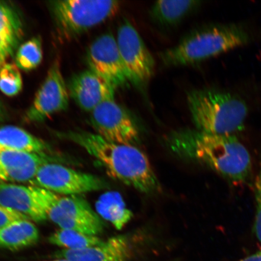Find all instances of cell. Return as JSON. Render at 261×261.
<instances>
[{"instance_id": "obj_14", "label": "cell", "mask_w": 261, "mask_h": 261, "mask_svg": "<svg viewBox=\"0 0 261 261\" xmlns=\"http://www.w3.org/2000/svg\"><path fill=\"white\" fill-rule=\"evenodd\" d=\"M51 162L45 154L0 151V184L31 182L38 168Z\"/></svg>"}, {"instance_id": "obj_2", "label": "cell", "mask_w": 261, "mask_h": 261, "mask_svg": "<svg viewBox=\"0 0 261 261\" xmlns=\"http://www.w3.org/2000/svg\"><path fill=\"white\" fill-rule=\"evenodd\" d=\"M59 135L86 150L111 177L141 193L161 191V184L148 156L136 145L109 141L86 130H69Z\"/></svg>"}, {"instance_id": "obj_21", "label": "cell", "mask_w": 261, "mask_h": 261, "mask_svg": "<svg viewBox=\"0 0 261 261\" xmlns=\"http://www.w3.org/2000/svg\"><path fill=\"white\" fill-rule=\"evenodd\" d=\"M51 244L64 248L65 250H78L97 246L103 242L98 237L91 236L71 230L60 229L48 238Z\"/></svg>"}, {"instance_id": "obj_19", "label": "cell", "mask_w": 261, "mask_h": 261, "mask_svg": "<svg viewBox=\"0 0 261 261\" xmlns=\"http://www.w3.org/2000/svg\"><path fill=\"white\" fill-rule=\"evenodd\" d=\"M95 207L99 216L110 222L117 230H122L133 217L121 195L117 192H107L101 195L96 202Z\"/></svg>"}, {"instance_id": "obj_20", "label": "cell", "mask_w": 261, "mask_h": 261, "mask_svg": "<svg viewBox=\"0 0 261 261\" xmlns=\"http://www.w3.org/2000/svg\"><path fill=\"white\" fill-rule=\"evenodd\" d=\"M23 36V24L17 10L0 1V42L15 51Z\"/></svg>"}, {"instance_id": "obj_3", "label": "cell", "mask_w": 261, "mask_h": 261, "mask_svg": "<svg viewBox=\"0 0 261 261\" xmlns=\"http://www.w3.org/2000/svg\"><path fill=\"white\" fill-rule=\"evenodd\" d=\"M187 101L196 129L217 135H236L244 128L246 102L233 94L211 89L189 91Z\"/></svg>"}, {"instance_id": "obj_10", "label": "cell", "mask_w": 261, "mask_h": 261, "mask_svg": "<svg viewBox=\"0 0 261 261\" xmlns=\"http://www.w3.org/2000/svg\"><path fill=\"white\" fill-rule=\"evenodd\" d=\"M70 94L61 72L60 62L52 63L43 83L26 111L24 120L29 123L43 122L55 114L63 112L69 106Z\"/></svg>"}, {"instance_id": "obj_22", "label": "cell", "mask_w": 261, "mask_h": 261, "mask_svg": "<svg viewBox=\"0 0 261 261\" xmlns=\"http://www.w3.org/2000/svg\"><path fill=\"white\" fill-rule=\"evenodd\" d=\"M43 58L40 37L31 39L19 46L15 54V63L19 70L31 71L38 67Z\"/></svg>"}, {"instance_id": "obj_11", "label": "cell", "mask_w": 261, "mask_h": 261, "mask_svg": "<svg viewBox=\"0 0 261 261\" xmlns=\"http://www.w3.org/2000/svg\"><path fill=\"white\" fill-rule=\"evenodd\" d=\"M89 69L112 85L116 89L129 84L116 38L110 33L97 37L87 50Z\"/></svg>"}, {"instance_id": "obj_27", "label": "cell", "mask_w": 261, "mask_h": 261, "mask_svg": "<svg viewBox=\"0 0 261 261\" xmlns=\"http://www.w3.org/2000/svg\"><path fill=\"white\" fill-rule=\"evenodd\" d=\"M239 261H261V250Z\"/></svg>"}, {"instance_id": "obj_8", "label": "cell", "mask_w": 261, "mask_h": 261, "mask_svg": "<svg viewBox=\"0 0 261 261\" xmlns=\"http://www.w3.org/2000/svg\"><path fill=\"white\" fill-rule=\"evenodd\" d=\"M31 184L60 195H80L108 187L107 182L96 175L52 162L38 168Z\"/></svg>"}, {"instance_id": "obj_4", "label": "cell", "mask_w": 261, "mask_h": 261, "mask_svg": "<svg viewBox=\"0 0 261 261\" xmlns=\"http://www.w3.org/2000/svg\"><path fill=\"white\" fill-rule=\"evenodd\" d=\"M247 41L246 33L236 25H205L184 36L174 47L160 54V58L167 67L189 66L241 46Z\"/></svg>"}, {"instance_id": "obj_5", "label": "cell", "mask_w": 261, "mask_h": 261, "mask_svg": "<svg viewBox=\"0 0 261 261\" xmlns=\"http://www.w3.org/2000/svg\"><path fill=\"white\" fill-rule=\"evenodd\" d=\"M38 203L47 219L61 229L97 237L105 224L86 199L80 195H60L32 186Z\"/></svg>"}, {"instance_id": "obj_29", "label": "cell", "mask_w": 261, "mask_h": 261, "mask_svg": "<svg viewBox=\"0 0 261 261\" xmlns=\"http://www.w3.org/2000/svg\"><path fill=\"white\" fill-rule=\"evenodd\" d=\"M51 261H70L65 259H58L57 260H51Z\"/></svg>"}, {"instance_id": "obj_1", "label": "cell", "mask_w": 261, "mask_h": 261, "mask_svg": "<svg viewBox=\"0 0 261 261\" xmlns=\"http://www.w3.org/2000/svg\"><path fill=\"white\" fill-rule=\"evenodd\" d=\"M166 143L178 158L206 166L234 182L246 181L252 170L250 153L236 135L180 129L169 133Z\"/></svg>"}, {"instance_id": "obj_15", "label": "cell", "mask_w": 261, "mask_h": 261, "mask_svg": "<svg viewBox=\"0 0 261 261\" xmlns=\"http://www.w3.org/2000/svg\"><path fill=\"white\" fill-rule=\"evenodd\" d=\"M0 205L31 221L41 222L47 219L35 197L32 186L0 184Z\"/></svg>"}, {"instance_id": "obj_28", "label": "cell", "mask_w": 261, "mask_h": 261, "mask_svg": "<svg viewBox=\"0 0 261 261\" xmlns=\"http://www.w3.org/2000/svg\"><path fill=\"white\" fill-rule=\"evenodd\" d=\"M7 116V111H6L4 104L0 100V122L4 120Z\"/></svg>"}, {"instance_id": "obj_25", "label": "cell", "mask_w": 261, "mask_h": 261, "mask_svg": "<svg viewBox=\"0 0 261 261\" xmlns=\"http://www.w3.org/2000/svg\"><path fill=\"white\" fill-rule=\"evenodd\" d=\"M24 219L29 220L23 215L9 210L8 208L0 205V228L7 226L13 222Z\"/></svg>"}, {"instance_id": "obj_12", "label": "cell", "mask_w": 261, "mask_h": 261, "mask_svg": "<svg viewBox=\"0 0 261 261\" xmlns=\"http://www.w3.org/2000/svg\"><path fill=\"white\" fill-rule=\"evenodd\" d=\"M67 87L74 102L84 112L89 113L106 101L114 100L116 90L109 82L89 69L74 74Z\"/></svg>"}, {"instance_id": "obj_9", "label": "cell", "mask_w": 261, "mask_h": 261, "mask_svg": "<svg viewBox=\"0 0 261 261\" xmlns=\"http://www.w3.org/2000/svg\"><path fill=\"white\" fill-rule=\"evenodd\" d=\"M90 120L95 133L109 141L136 146L140 142L138 124L114 99L96 107L90 113Z\"/></svg>"}, {"instance_id": "obj_24", "label": "cell", "mask_w": 261, "mask_h": 261, "mask_svg": "<svg viewBox=\"0 0 261 261\" xmlns=\"http://www.w3.org/2000/svg\"><path fill=\"white\" fill-rule=\"evenodd\" d=\"M254 195H255L256 211L254 230L257 239L261 244V169L256 176L255 182H254Z\"/></svg>"}, {"instance_id": "obj_23", "label": "cell", "mask_w": 261, "mask_h": 261, "mask_svg": "<svg viewBox=\"0 0 261 261\" xmlns=\"http://www.w3.org/2000/svg\"><path fill=\"white\" fill-rule=\"evenodd\" d=\"M22 88V79L19 68L15 64L6 63L0 70V90L6 96L17 95Z\"/></svg>"}, {"instance_id": "obj_17", "label": "cell", "mask_w": 261, "mask_h": 261, "mask_svg": "<svg viewBox=\"0 0 261 261\" xmlns=\"http://www.w3.org/2000/svg\"><path fill=\"white\" fill-rule=\"evenodd\" d=\"M49 146L27 130L12 125L0 128V151L45 154Z\"/></svg>"}, {"instance_id": "obj_7", "label": "cell", "mask_w": 261, "mask_h": 261, "mask_svg": "<svg viewBox=\"0 0 261 261\" xmlns=\"http://www.w3.org/2000/svg\"><path fill=\"white\" fill-rule=\"evenodd\" d=\"M116 38L129 83L144 90L154 73L155 61L151 52L127 19L119 25Z\"/></svg>"}, {"instance_id": "obj_18", "label": "cell", "mask_w": 261, "mask_h": 261, "mask_svg": "<svg viewBox=\"0 0 261 261\" xmlns=\"http://www.w3.org/2000/svg\"><path fill=\"white\" fill-rule=\"evenodd\" d=\"M40 233L29 220H18L0 228V248L21 250L38 243Z\"/></svg>"}, {"instance_id": "obj_26", "label": "cell", "mask_w": 261, "mask_h": 261, "mask_svg": "<svg viewBox=\"0 0 261 261\" xmlns=\"http://www.w3.org/2000/svg\"><path fill=\"white\" fill-rule=\"evenodd\" d=\"M14 50L3 42H0V70L4 66L9 57L14 54Z\"/></svg>"}, {"instance_id": "obj_13", "label": "cell", "mask_w": 261, "mask_h": 261, "mask_svg": "<svg viewBox=\"0 0 261 261\" xmlns=\"http://www.w3.org/2000/svg\"><path fill=\"white\" fill-rule=\"evenodd\" d=\"M134 252L132 238L119 236L87 249H63L55 253V256L58 259L70 261H129L133 256Z\"/></svg>"}, {"instance_id": "obj_16", "label": "cell", "mask_w": 261, "mask_h": 261, "mask_svg": "<svg viewBox=\"0 0 261 261\" xmlns=\"http://www.w3.org/2000/svg\"><path fill=\"white\" fill-rule=\"evenodd\" d=\"M201 2L197 0H161L150 9V16L163 28H174L197 10Z\"/></svg>"}, {"instance_id": "obj_6", "label": "cell", "mask_w": 261, "mask_h": 261, "mask_svg": "<svg viewBox=\"0 0 261 261\" xmlns=\"http://www.w3.org/2000/svg\"><path fill=\"white\" fill-rule=\"evenodd\" d=\"M49 11L62 37L70 39L116 15L122 2L116 0H58L48 2Z\"/></svg>"}]
</instances>
